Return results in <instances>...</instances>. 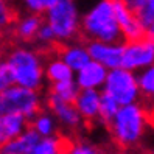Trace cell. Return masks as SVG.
Wrapping results in <instances>:
<instances>
[{"instance_id":"6da1fadb","label":"cell","mask_w":154,"mask_h":154,"mask_svg":"<svg viewBox=\"0 0 154 154\" xmlns=\"http://www.w3.org/2000/svg\"><path fill=\"white\" fill-rule=\"evenodd\" d=\"M148 112L137 101L120 106L107 126L114 142L120 148H132L143 139L148 128Z\"/></svg>"},{"instance_id":"7a4b0ae2","label":"cell","mask_w":154,"mask_h":154,"mask_svg":"<svg viewBox=\"0 0 154 154\" xmlns=\"http://www.w3.org/2000/svg\"><path fill=\"white\" fill-rule=\"evenodd\" d=\"M5 61L13 72L14 83L17 86L33 90L42 89L45 83V61L38 50L26 45H19L10 50Z\"/></svg>"},{"instance_id":"3957f363","label":"cell","mask_w":154,"mask_h":154,"mask_svg":"<svg viewBox=\"0 0 154 154\" xmlns=\"http://www.w3.org/2000/svg\"><path fill=\"white\" fill-rule=\"evenodd\" d=\"M81 33L89 41L117 42L122 39L112 0H98L81 16Z\"/></svg>"},{"instance_id":"277c9868","label":"cell","mask_w":154,"mask_h":154,"mask_svg":"<svg viewBox=\"0 0 154 154\" xmlns=\"http://www.w3.org/2000/svg\"><path fill=\"white\" fill-rule=\"evenodd\" d=\"M45 23L55 33L56 42L66 44L75 41L81 33V14L75 0H58L44 13Z\"/></svg>"},{"instance_id":"5b68a950","label":"cell","mask_w":154,"mask_h":154,"mask_svg":"<svg viewBox=\"0 0 154 154\" xmlns=\"http://www.w3.org/2000/svg\"><path fill=\"white\" fill-rule=\"evenodd\" d=\"M42 106L44 101L39 90L14 84L0 92V115L19 114L26 120H31L39 111H42Z\"/></svg>"},{"instance_id":"8992f818","label":"cell","mask_w":154,"mask_h":154,"mask_svg":"<svg viewBox=\"0 0 154 154\" xmlns=\"http://www.w3.org/2000/svg\"><path fill=\"white\" fill-rule=\"evenodd\" d=\"M101 92L111 95L120 106L137 103L140 98V87L135 72L125 67H117L107 70Z\"/></svg>"},{"instance_id":"52a82bcc","label":"cell","mask_w":154,"mask_h":154,"mask_svg":"<svg viewBox=\"0 0 154 154\" xmlns=\"http://www.w3.org/2000/svg\"><path fill=\"white\" fill-rule=\"evenodd\" d=\"M151 64H154V41L148 36L123 44L122 67L131 72H140Z\"/></svg>"},{"instance_id":"ba28073f","label":"cell","mask_w":154,"mask_h":154,"mask_svg":"<svg viewBox=\"0 0 154 154\" xmlns=\"http://www.w3.org/2000/svg\"><path fill=\"white\" fill-rule=\"evenodd\" d=\"M45 104H47V109L55 115L58 125L61 126V128H64L66 131L75 132V131L83 128L84 120L81 119V115L76 111V107H75L73 103L64 101V100H59V98L48 94L47 103Z\"/></svg>"},{"instance_id":"9c48e42d","label":"cell","mask_w":154,"mask_h":154,"mask_svg":"<svg viewBox=\"0 0 154 154\" xmlns=\"http://www.w3.org/2000/svg\"><path fill=\"white\" fill-rule=\"evenodd\" d=\"M87 50L90 59L104 66L107 70L122 67L123 58V44L117 42H104V41H89Z\"/></svg>"},{"instance_id":"30bf717a","label":"cell","mask_w":154,"mask_h":154,"mask_svg":"<svg viewBox=\"0 0 154 154\" xmlns=\"http://www.w3.org/2000/svg\"><path fill=\"white\" fill-rule=\"evenodd\" d=\"M112 5H114L117 22H119L120 31H122V38H125L126 41H135L143 38L145 26L134 16V13L126 6L123 0H112Z\"/></svg>"},{"instance_id":"8fae6325","label":"cell","mask_w":154,"mask_h":154,"mask_svg":"<svg viewBox=\"0 0 154 154\" xmlns=\"http://www.w3.org/2000/svg\"><path fill=\"white\" fill-rule=\"evenodd\" d=\"M107 69L95 61H89L84 67L75 72L73 79L79 89H97L100 90L104 84Z\"/></svg>"},{"instance_id":"7c38bea8","label":"cell","mask_w":154,"mask_h":154,"mask_svg":"<svg viewBox=\"0 0 154 154\" xmlns=\"http://www.w3.org/2000/svg\"><path fill=\"white\" fill-rule=\"evenodd\" d=\"M100 98H101V92L97 89H79L73 104L76 107V111L79 112L81 119L84 120V123L98 120Z\"/></svg>"},{"instance_id":"4fadbf2b","label":"cell","mask_w":154,"mask_h":154,"mask_svg":"<svg viewBox=\"0 0 154 154\" xmlns=\"http://www.w3.org/2000/svg\"><path fill=\"white\" fill-rule=\"evenodd\" d=\"M58 56L66 62V64L73 70H79L81 67H84L90 59L87 45L83 42H76V41H70L62 44V47L58 51Z\"/></svg>"},{"instance_id":"5bb4252c","label":"cell","mask_w":154,"mask_h":154,"mask_svg":"<svg viewBox=\"0 0 154 154\" xmlns=\"http://www.w3.org/2000/svg\"><path fill=\"white\" fill-rule=\"evenodd\" d=\"M38 139H39L38 132L31 126H28L17 137H13L6 140L3 145H0V154H28Z\"/></svg>"},{"instance_id":"9a60e30c","label":"cell","mask_w":154,"mask_h":154,"mask_svg":"<svg viewBox=\"0 0 154 154\" xmlns=\"http://www.w3.org/2000/svg\"><path fill=\"white\" fill-rule=\"evenodd\" d=\"M42 23H44V19L41 17V14H34V13L23 14L13 23L14 36L22 42H30L34 39V36Z\"/></svg>"},{"instance_id":"2e32d148","label":"cell","mask_w":154,"mask_h":154,"mask_svg":"<svg viewBox=\"0 0 154 154\" xmlns=\"http://www.w3.org/2000/svg\"><path fill=\"white\" fill-rule=\"evenodd\" d=\"M44 72H45V79H47L50 84L61 83V81H67V79H73V75H75V72L72 70L58 55L50 56L45 61Z\"/></svg>"},{"instance_id":"e0dca14e","label":"cell","mask_w":154,"mask_h":154,"mask_svg":"<svg viewBox=\"0 0 154 154\" xmlns=\"http://www.w3.org/2000/svg\"><path fill=\"white\" fill-rule=\"evenodd\" d=\"M67 142L69 140L59 134L48 135V137H39L28 154H64Z\"/></svg>"},{"instance_id":"ac0fdd59","label":"cell","mask_w":154,"mask_h":154,"mask_svg":"<svg viewBox=\"0 0 154 154\" xmlns=\"http://www.w3.org/2000/svg\"><path fill=\"white\" fill-rule=\"evenodd\" d=\"M30 126L38 132L39 137H48V135H55L58 134V129H59V125L48 109L47 111H39L36 114L33 119L30 120Z\"/></svg>"},{"instance_id":"d6986e66","label":"cell","mask_w":154,"mask_h":154,"mask_svg":"<svg viewBox=\"0 0 154 154\" xmlns=\"http://www.w3.org/2000/svg\"><path fill=\"white\" fill-rule=\"evenodd\" d=\"M123 2L142 22L145 28L154 19V0H123Z\"/></svg>"},{"instance_id":"ffe728a7","label":"cell","mask_w":154,"mask_h":154,"mask_svg":"<svg viewBox=\"0 0 154 154\" xmlns=\"http://www.w3.org/2000/svg\"><path fill=\"white\" fill-rule=\"evenodd\" d=\"M78 92H79V87L76 86L75 79H67V81H61V83L51 84L48 94L59 98V100H64V101L73 103Z\"/></svg>"},{"instance_id":"44dd1931","label":"cell","mask_w":154,"mask_h":154,"mask_svg":"<svg viewBox=\"0 0 154 154\" xmlns=\"http://www.w3.org/2000/svg\"><path fill=\"white\" fill-rule=\"evenodd\" d=\"M120 104L115 101V100L107 95L104 92H101V98H100V112H98V120L103 125H109V122L114 119V115L119 111Z\"/></svg>"},{"instance_id":"7402d4cb","label":"cell","mask_w":154,"mask_h":154,"mask_svg":"<svg viewBox=\"0 0 154 154\" xmlns=\"http://www.w3.org/2000/svg\"><path fill=\"white\" fill-rule=\"evenodd\" d=\"M137 81H139L140 94L149 100H154V64L140 70L137 75Z\"/></svg>"},{"instance_id":"603a6c76","label":"cell","mask_w":154,"mask_h":154,"mask_svg":"<svg viewBox=\"0 0 154 154\" xmlns=\"http://www.w3.org/2000/svg\"><path fill=\"white\" fill-rule=\"evenodd\" d=\"M64 154H103V151L92 142L73 140V142H67Z\"/></svg>"},{"instance_id":"cb8c5ba5","label":"cell","mask_w":154,"mask_h":154,"mask_svg":"<svg viewBox=\"0 0 154 154\" xmlns=\"http://www.w3.org/2000/svg\"><path fill=\"white\" fill-rule=\"evenodd\" d=\"M16 20V11L11 0H0V33L10 30Z\"/></svg>"},{"instance_id":"d4e9b609","label":"cell","mask_w":154,"mask_h":154,"mask_svg":"<svg viewBox=\"0 0 154 154\" xmlns=\"http://www.w3.org/2000/svg\"><path fill=\"white\" fill-rule=\"evenodd\" d=\"M33 41L38 44L39 47H42V48H51L53 45L56 44L55 33L51 31V28H50V26L45 23V22L39 26V30H38V33H36V36H34Z\"/></svg>"},{"instance_id":"484cf974","label":"cell","mask_w":154,"mask_h":154,"mask_svg":"<svg viewBox=\"0 0 154 154\" xmlns=\"http://www.w3.org/2000/svg\"><path fill=\"white\" fill-rule=\"evenodd\" d=\"M58 0H19V3L22 5L23 10H26L28 13H34V14H44Z\"/></svg>"},{"instance_id":"4316f807","label":"cell","mask_w":154,"mask_h":154,"mask_svg":"<svg viewBox=\"0 0 154 154\" xmlns=\"http://www.w3.org/2000/svg\"><path fill=\"white\" fill-rule=\"evenodd\" d=\"M14 76H13V72L8 66V62L3 59L0 62V92L2 90H6L8 87L14 86Z\"/></svg>"},{"instance_id":"83f0119b","label":"cell","mask_w":154,"mask_h":154,"mask_svg":"<svg viewBox=\"0 0 154 154\" xmlns=\"http://www.w3.org/2000/svg\"><path fill=\"white\" fill-rule=\"evenodd\" d=\"M6 140H10V135H8V131H6L5 117L0 115V145H3Z\"/></svg>"},{"instance_id":"f1b7e54d","label":"cell","mask_w":154,"mask_h":154,"mask_svg":"<svg viewBox=\"0 0 154 154\" xmlns=\"http://www.w3.org/2000/svg\"><path fill=\"white\" fill-rule=\"evenodd\" d=\"M145 36H148L149 39L154 41V19L146 25V28H145Z\"/></svg>"},{"instance_id":"f546056e","label":"cell","mask_w":154,"mask_h":154,"mask_svg":"<svg viewBox=\"0 0 154 154\" xmlns=\"http://www.w3.org/2000/svg\"><path fill=\"white\" fill-rule=\"evenodd\" d=\"M3 61V55H2V51H0V62Z\"/></svg>"},{"instance_id":"4dcf8cb0","label":"cell","mask_w":154,"mask_h":154,"mask_svg":"<svg viewBox=\"0 0 154 154\" xmlns=\"http://www.w3.org/2000/svg\"><path fill=\"white\" fill-rule=\"evenodd\" d=\"M152 122H154V117H152Z\"/></svg>"}]
</instances>
